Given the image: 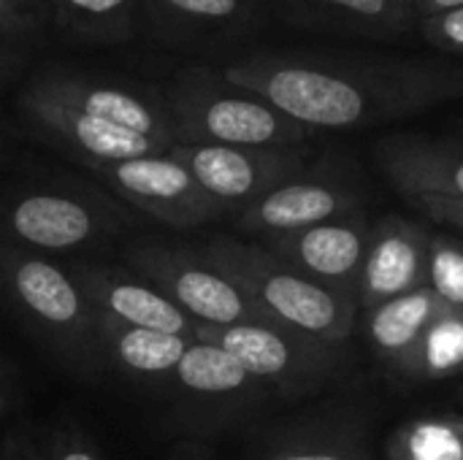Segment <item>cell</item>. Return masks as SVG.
Returning a JSON list of instances; mask_svg holds the SVG:
<instances>
[{
	"label": "cell",
	"mask_w": 463,
	"mask_h": 460,
	"mask_svg": "<svg viewBox=\"0 0 463 460\" xmlns=\"http://www.w3.org/2000/svg\"><path fill=\"white\" fill-rule=\"evenodd\" d=\"M168 460H212V455L201 447V445H193V442H182Z\"/></svg>",
	"instance_id": "35"
},
{
	"label": "cell",
	"mask_w": 463,
	"mask_h": 460,
	"mask_svg": "<svg viewBox=\"0 0 463 460\" xmlns=\"http://www.w3.org/2000/svg\"><path fill=\"white\" fill-rule=\"evenodd\" d=\"M420 214H426L429 220L439 222V225H448V228H456L463 233V201H448V198H431V195H423V198H407Z\"/></svg>",
	"instance_id": "30"
},
{
	"label": "cell",
	"mask_w": 463,
	"mask_h": 460,
	"mask_svg": "<svg viewBox=\"0 0 463 460\" xmlns=\"http://www.w3.org/2000/svg\"><path fill=\"white\" fill-rule=\"evenodd\" d=\"M385 460H463V418L423 415L402 423L385 442Z\"/></svg>",
	"instance_id": "22"
},
{
	"label": "cell",
	"mask_w": 463,
	"mask_h": 460,
	"mask_svg": "<svg viewBox=\"0 0 463 460\" xmlns=\"http://www.w3.org/2000/svg\"><path fill=\"white\" fill-rule=\"evenodd\" d=\"M125 268L146 279L198 325H236L269 320L198 249L160 239H133L122 247Z\"/></svg>",
	"instance_id": "9"
},
{
	"label": "cell",
	"mask_w": 463,
	"mask_h": 460,
	"mask_svg": "<svg viewBox=\"0 0 463 460\" xmlns=\"http://www.w3.org/2000/svg\"><path fill=\"white\" fill-rule=\"evenodd\" d=\"M52 30L73 43L117 46L141 33V0H49Z\"/></svg>",
	"instance_id": "21"
},
{
	"label": "cell",
	"mask_w": 463,
	"mask_h": 460,
	"mask_svg": "<svg viewBox=\"0 0 463 460\" xmlns=\"http://www.w3.org/2000/svg\"><path fill=\"white\" fill-rule=\"evenodd\" d=\"M0 460H8L5 458V447H3V442H0Z\"/></svg>",
	"instance_id": "36"
},
{
	"label": "cell",
	"mask_w": 463,
	"mask_h": 460,
	"mask_svg": "<svg viewBox=\"0 0 463 460\" xmlns=\"http://www.w3.org/2000/svg\"><path fill=\"white\" fill-rule=\"evenodd\" d=\"M431 233L404 217L372 222L369 249L358 279V306L377 309L399 296L426 287Z\"/></svg>",
	"instance_id": "16"
},
{
	"label": "cell",
	"mask_w": 463,
	"mask_h": 460,
	"mask_svg": "<svg viewBox=\"0 0 463 460\" xmlns=\"http://www.w3.org/2000/svg\"><path fill=\"white\" fill-rule=\"evenodd\" d=\"M369 236L372 220L364 211H355L304 230L266 236L260 244L304 277L358 298Z\"/></svg>",
	"instance_id": "13"
},
{
	"label": "cell",
	"mask_w": 463,
	"mask_h": 460,
	"mask_svg": "<svg viewBox=\"0 0 463 460\" xmlns=\"http://www.w3.org/2000/svg\"><path fill=\"white\" fill-rule=\"evenodd\" d=\"M65 266L103 317L130 328H146L198 342L201 325L130 268L92 260H68Z\"/></svg>",
	"instance_id": "15"
},
{
	"label": "cell",
	"mask_w": 463,
	"mask_h": 460,
	"mask_svg": "<svg viewBox=\"0 0 463 460\" xmlns=\"http://www.w3.org/2000/svg\"><path fill=\"white\" fill-rule=\"evenodd\" d=\"M187 434H217L260 415L277 396L258 382L231 352L193 342L168 382L157 390Z\"/></svg>",
	"instance_id": "8"
},
{
	"label": "cell",
	"mask_w": 463,
	"mask_h": 460,
	"mask_svg": "<svg viewBox=\"0 0 463 460\" xmlns=\"http://www.w3.org/2000/svg\"><path fill=\"white\" fill-rule=\"evenodd\" d=\"M463 374V314L445 309L423 336L407 380L431 382Z\"/></svg>",
	"instance_id": "23"
},
{
	"label": "cell",
	"mask_w": 463,
	"mask_h": 460,
	"mask_svg": "<svg viewBox=\"0 0 463 460\" xmlns=\"http://www.w3.org/2000/svg\"><path fill=\"white\" fill-rule=\"evenodd\" d=\"M81 171L122 203L174 228H198L228 217V211L168 152L87 165Z\"/></svg>",
	"instance_id": "10"
},
{
	"label": "cell",
	"mask_w": 463,
	"mask_h": 460,
	"mask_svg": "<svg viewBox=\"0 0 463 460\" xmlns=\"http://www.w3.org/2000/svg\"><path fill=\"white\" fill-rule=\"evenodd\" d=\"M19 87L65 103L98 122H109L155 138L168 149L176 144V127L163 87L141 81L136 76H119L65 60H49L33 65Z\"/></svg>",
	"instance_id": "7"
},
{
	"label": "cell",
	"mask_w": 463,
	"mask_h": 460,
	"mask_svg": "<svg viewBox=\"0 0 463 460\" xmlns=\"http://www.w3.org/2000/svg\"><path fill=\"white\" fill-rule=\"evenodd\" d=\"M22 155V138L19 130L11 127L5 119H0V171L11 168Z\"/></svg>",
	"instance_id": "32"
},
{
	"label": "cell",
	"mask_w": 463,
	"mask_h": 460,
	"mask_svg": "<svg viewBox=\"0 0 463 460\" xmlns=\"http://www.w3.org/2000/svg\"><path fill=\"white\" fill-rule=\"evenodd\" d=\"M0 306L65 371L103 380L98 361V309L65 263L0 244Z\"/></svg>",
	"instance_id": "2"
},
{
	"label": "cell",
	"mask_w": 463,
	"mask_h": 460,
	"mask_svg": "<svg viewBox=\"0 0 463 460\" xmlns=\"http://www.w3.org/2000/svg\"><path fill=\"white\" fill-rule=\"evenodd\" d=\"M46 453H49V460H100L92 442L73 431L54 434L52 442L46 445Z\"/></svg>",
	"instance_id": "29"
},
{
	"label": "cell",
	"mask_w": 463,
	"mask_h": 460,
	"mask_svg": "<svg viewBox=\"0 0 463 460\" xmlns=\"http://www.w3.org/2000/svg\"><path fill=\"white\" fill-rule=\"evenodd\" d=\"M19 401V382L14 377V369L0 363V420L16 407Z\"/></svg>",
	"instance_id": "33"
},
{
	"label": "cell",
	"mask_w": 463,
	"mask_h": 460,
	"mask_svg": "<svg viewBox=\"0 0 463 460\" xmlns=\"http://www.w3.org/2000/svg\"><path fill=\"white\" fill-rule=\"evenodd\" d=\"M122 203L92 179L35 176L0 182V244L65 255L106 244L130 225Z\"/></svg>",
	"instance_id": "3"
},
{
	"label": "cell",
	"mask_w": 463,
	"mask_h": 460,
	"mask_svg": "<svg viewBox=\"0 0 463 460\" xmlns=\"http://www.w3.org/2000/svg\"><path fill=\"white\" fill-rule=\"evenodd\" d=\"M214 68L315 133L391 125L463 100V62L410 52L266 49Z\"/></svg>",
	"instance_id": "1"
},
{
	"label": "cell",
	"mask_w": 463,
	"mask_h": 460,
	"mask_svg": "<svg viewBox=\"0 0 463 460\" xmlns=\"http://www.w3.org/2000/svg\"><path fill=\"white\" fill-rule=\"evenodd\" d=\"M33 57H35L33 46L0 38V95L24 79V73L33 68Z\"/></svg>",
	"instance_id": "28"
},
{
	"label": "cell",
	"mask_w": 463,
	"mask_h": 460,
	"mask_svg": "<svg viewBox=\"0 0 463 460\" xmlns=\"http://www.w3.org/2000/svg\"><path fill=\"white\" fill-rule=\"evenodd\" d=\"M198 252L269 320L298 328L331 344L350 342L358 320L355 296L304 277L255 241L214 236L198 247Z\"/></svg>",
	"instance_id": "4"
},
{
	"label": "cell",
	"mask_w": 463,
	"mask_h": 460,
	"mask_svg": "<svg viewBox=\"0 0 463 460\" xmlns=\"http://www.w3.org/2000/svg\"><path fill=\"white\" fill-rule=\"evenodd\" d=\"M377 171L404 198L463 201V141L399 133L372 146Z\"/></svg>",
	"instance_id": "17"
},
{
	"label": "cell",
	"mask_w": 463,
	"mask_h": 460,
	"mask_svg": "<svg viewBox=\"0 0 463 460\" xmlns=\"http://www.w3.org/2000/svg\"><path fill=\"white\" fill-rule=\"evenodd\" d=\"M198 342L231 352L258 382L282 399L309 396L334 382L347 366V344H331L274 320L201 325Z\"/></svg>",
	"instance_id": "6"
},
{
	"label": "cell",
	"mask_w": 463,
	"mask_h": 460,
	"mask_svg": "<svg viewBox=\"0 0 463 460\" xmlns=\"http://www.w3.org/2000/svg\"><path fill=\"white\" fill-rule=\"evenodd\" d=\"M195 182L228 211L241 214L266 192L296 179L309 168L307 146L301 149H260V146H220V144H174L168 149Z\"/></svg>",
	"instance_id": "11"
},
{
	"label": "cell",
	"mask_w": 463,
	"mask_h": 460,
	"mask_svg": "<svg viewBox=\"0 0 463 460\" xmlns=\"http://www.w3.org/2000/svg\"><path fill=\"white\" fill-rule=\"evenodd\" d=\"M260 460H372L369 450L350 437H309L282 445Z\"/></svg>",
	"instance_id": "26"
},
{
	"label": "cell",
	"mask_w": 463,
	"mask_h": 460,
	"mask_svg": "<svg viewBox=\"0 0 463 460\" xmlns=\"http://www.w3.org/2000/svg\"><path fill=\"white\" fill-rule=\"evenodd\" d=\"M5 447V458L8 460H49V453L41 442H35L33 437L24 434H11L3 439Z\"/></svg>",
	"instance_id": "31"
},
{
	"label": "cell",
	"mask_w": 463,
	"mask_h": 460,
	"mask_svg": "<svg viewBox=\"0 0 463 460\" xmlns=\"http://www.w3.org/2000/svg\"><path fill=\"white\" fill-rule=\"evenodd\" d=\"M426 287L448 309L463 314V239L453 233L431 236Z\"/></svg>",
	"instance_id": "24"
},
{
	"label": "cell",
	"mask_w": 463,
	"mask_h": 460,
	"mask_svg": "<svg viewBox=\"0 0 463 460\" xmlns=\"http://www.w3.org/2000/svg\"><path fill=\"white\" fill-rule=\"evenodd\" d=\"M100 314V312H98ZM193 342L160 331L130 328L100 314L98 320V361L100 377H119L152 390H160Z\"/></svg>",
	"instance_id": "19"
},
{
	"label": "cell",
	"mask_w": 463,
	"mask_h": 460,
	"mask_svg": "<svg viewBox=\"0 0 463 460\" xmlns=\"http://www.w3.org/2000/svg\"><path fill=\"white\" fill-rule=\"evenodd\" d=\"M266 14L301 30L399 41L418 30L410 0H263Z\"/></svg>",
	"instance_id": "18"
},
{
	"label": "cell",
	"mask_w": 463,
	"mask_h": 460,
	"mask_svg": "<svg viewBox=\"0 0 463 460\" xmlns=\"http://www.w3.org/2000/svg\"><path fill=\"white\" fill-rule=\"evenodd\" d=\"M176 144L301 149L315 130L285 117L260 95L236 87L214 65L190 62L163 87Z\"/></svg>",
	"instance_id": "5"
},
{
	"label": "cell",
	"mask_w": 463,
	"mask_h": 460,
	"mask_svg": "<svg viewBox=\"0 0 463 460\" xmlns=\"http://www.w3.org/2000/svg\"><path fill=\"white\" fill-rule=\"evenodd\" d=\"M52 30L49 0H0V38L38 49Z\"/></svg>",
	"instance_id": "25"
},
{
	"label": "cell",
	"mask_w": 463,
	"mask_h": 460,
	"mask_svg": "<svg viewBox=\"0 0 463 460\" xmlns=\"http://www.w3.org/2000/svg\"><path fill=\"white\" fill-rule=\"evenodd\" d=\"M410 5L418 14V19H426V16H434V14L463 8V0H410Z\"/></svg>",
	"instance_id": "34"
},
{
	"label": "cell",
	"mask_w": 463,
	"mask_h": 460,
	"mask_svg": "<svg viewBox=\"0 0 463 460\" xmlns=\"http://www.w3.org/2000/svg\"><path fill=\"white\" fill-rule=\"evenodd\" d=\"M448 306L429 290H415L399 296L377 309H369L366 336L377 352V358L402 380H407L415 355L423 344L426 331Z\"/></svg>",
	"instance_id": "20"
},
{
	"label": "cell",
	"mask_w": 463,
	"mask_h": 460,
	"mask_svg": "<svg viewBox=\"0 0 463 460\" xmlns=\"http://www.w3.org/2000/svg\"><path fill=\"white\" fill-rule=\"evenodd\" d=\"M266 16L263 0H141V33L187 52L233 43Z\"/></svg>",
	"instance_id": "14"
},
{
	"label": "cell",
	"mask_w": 463,
	"mask_h": 460,
	"mask_svg": "<svg viewBox=\"0 0 463 460\" xmlns=\"http://www.w3.org/2000/svg\"><path fill=\"white\" fill-rule=\"evenodd\" d=\"M418 33L437 52L463 62V8L420 19Z\"/></svg>",
	"instance_id": "27"
},
{
	"label": "cell",
	"mask_w": 463,
	"mask_h": 460,
	"mask_svg": "<svg viewBox=\"0 0 463 460\" xmlns=\"http://www.w3.org/2000/svg\"><path fill=\"white\" fill-rule=\"evenodd\" d=\"M364 211V195L342 174L323 165L307 168L296 179L266 192L236 214V228L252 236H279Z\"/></svg>",
	"instance_id": "12"
}]
</instances>
